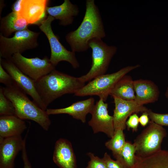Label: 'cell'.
<instances>
[{
    "instance_id": "obj_1",
    "label": "cell",
    "mask_w": 168,
    "mask_h": 168,
    "mask_svg": "<svg viewBox=\"0 0 168 168\" xmlns=\"http://www.w3.org/2000/svg\"><path fill=\"white\" fill-rule=\"evenodd\" d=\"M106 36L101 16L94 0H86V11L80 25L75 30L65 36L72 51L81 52L89 48V42L96 38L102 39Z\"/></svg>"
},
{
    "instance_id": "obj_2",
    "label": "cell",
    "mask_w": 168,
    "mask_h": 168,
    "mask_svg": "<svg viewBox=\"0 0 168 168\" xmlns=\"http://www.w3.org/2000/svg\"><path fill=\"white\" fill-rule=\"evenodd\" d=\"M36 90L44 104L48 106L56 99L68 94H74L85 85L79 77L54 70L35 81Z\"/></svg>"
},
{
    "instance_id": "obj_3",
    "label": "cell",
    "mask_w": 168,
    "mask_h": 168,
    "mask_svg": "<svg viewBox=\"0 0 168 168\" xmlns=\"http://www.w3.org/2000/svg\"><path fill=\"white\" fill-rule=\"evenodd\" d=\"M5 96L12 102L16 115L22 120H30L39 124L48 131L51 122L46 112L31 101L25 93L15 83L8 86L2 87Z\"/></svg>"
},
{
    "instance_id": "obj_4",
    "label": "cell",
    "mask_w": 168,
    "mask_h": 168,
    "mask_svg": "<svg viewBox=\"0 0 168 168\" xmlns=\"http://www.w3.org/2000/svg\"><path fill=\"white\" fill-rule=\"evenodd\" d=\"M140 66L139 64L128 66L116 72L99 76L77 90L74 95L77 96H97L105 102L117 82L127 73Z\"/></svg>"
},
{
    "instance_id": "obj_5",
    "label": "cell",
    "mask_w": 168,
    "mask_h": 168,
    "mask_svg": "<svg viewBox=\"0 0 168 168\" xmlns=\"http://www.w3.org/2000/svg\"><path fill=\"white\" fill-rule=\"evenodd\" d=\"M89 46L92 50L91 67L86 74L79 77L81 82L85 83L105 74L112 58L117 50L116 46L108 45L101 39L99 38L90 40Z\"/></svg>"
},
{
    "instance_id": "obj_6",
    "label": "cell",
    "mask_w": 168,
    "mask_h": 168,
    "mask_svg": "<svg viewBox=\"0 0 168 168\" xmlns=\"http://www.w3.org/2000/svg\"><path fill=\"white\" fill-rule=\"evenodd\" d=\"M40 34L28 28L16 32L11 38L0 34V58L10 59L15 54H21L26 50L35 49L38 45Z\"/></svg>"
},
{
    "instance_id": "obj_7",
    "label": "cell",
    "mask_w": 168,
    "mask_h": 168,
    "mask_svg": "<svg viewBox=\"0 0 168 168\" xmlns=\"http://www.w3.org/2000/svg\"><path fill=\"white\" fill-rule=\"evenodd\" d=\"M148 124L134 140L135 155L138 157H147L161 151L163 139L167 135L162 126L152 121Z\"/></svg>"
},
{
    "instance_id": "obj_8",
    "label": "cell",
    "mask_w": 168,
    "mask_h": 168,
    "mask_svg": "<svg viewBox=\"0 0 168 168\" xmlns=\"http://www.w3.org/2000/svg\"><path fill=\"white\" fill-rule=\"evenodd\" d=\"M55 20L49 15L43 21L39 26L40 30L47 37L50 46V61L55 67L59 62L65 61L69 63L74 69L80 66L76 58L75 53L67 50L60 42L58 37L53 32L51 26L52 21Z\"/></svg>"
},
{
    "instance_id": "obj_9",
    "label": "cell",
    "mask_w": 168,
    "mask_h": 168,
    "mask_svg": "<svg viewBox=\"0 0 168 168\" xmlns=\"http://www.w3.org/2000/svg\"><path fill=\"white\" fill-rule=\"evenodd\" d=\"M9 59L23 73L35 81L55 69V67L46 56L43 58L37 57L27 58L21 54L17 53Z\"/></svg>"
},
{
    "instance_id": "obj_10",
    "label": "cell",
    "mask_w": 168,
    "mask_h": 168,
    "mask_svg": "<svg viewBox=\"0 0 168 168\" xmlns=\"http://www.w3.org/2000/svg\"><path fill=\"white\" fill-rule=\"evenodd\" d=\"M0 63L12 77L15 83L39 107L46 111L47 108L43 102L35 87V81L23 73L10 59L0 58Z\"/></svg>"
},
{
    "instance_id": "obj_11",
    "label": "cell",
    "mask_w": 168,
    "mask_h": 168,
    "mask_svg": "<svg viewBox=\"0 0 168 168\" xmlns=\"http://www.w3.org/2000/svg\"><path fill=\"white\" fill-rule=\"evenodd\" d=\"M99 99L95 104L91 114L92 117L88 122L94 133L102 132L111 138L115 130L113 117L108 113V104Z\"/></svg>"
},
{
    "instance_id": "obj_12",
    "label": "cell",
    "mask_w": 168,
    "mask_h": 168,
    "mask_svg": "<svg viewBox=\"0 0 168 168\" xmlns=\"http://www.w3.org/2000/svg\"><path fill=\"white\" fill-rule=\"evenodd\" d=\"M115 108L114 110V124L115 131L124 130L127 118L132 114L147 111L148 109L138 104L134 100H127L113 97Z\"/></svg>"
},
{
    "instance_id": "obj_13",
    "label": "cell",
    "mask_w": 168,
    "mask_h": 168,
    "mask_svg": "<svg viewBox=\"0 0 168 168\" xmlns=\"http://www.w3.org/2000/svg\"><path fill=\"white\" fill-rule=\"evenodd\" d=\"M26 136L0 138V168H14L15 159L22 150Z\"/></svg>"
},
{
    "instance_id": "obj_14",
    "label": "cell",
    "mask_w": 168,
    "mask_h": 168,
    "mask_svg": "<svg viewBox=\"0 0 168 168\" xmlns=\"http://www.w3.org/2000/svg\"><path fill=\"white\" fill-rule=\"evenodd\" d=\"M49 2L47 0H23L18 14L29 25L39 26L47 17L46 8Z\"/></svg>"
},
{
    "instance_id": "obj_15",
    "label": "cell",
    "mask_w": 168,
    "mask_h": 168,
    "mask_svg": "<svg viewBox=\"0 0 168 168\" xmlns=\"http://www.w3.org/2000/svg\"><path fill=\"white\" fill-rule=\"evenodd\" d=\"M53 159L60 168H77L76 156L71 143L60 138L56 142Z\"/></svg>"
},
{
    "instance_id": "obj_16",
    "label": "cell",
    "mask_w": 168,
    "mask_h": 168,
    "mask_svg": "<svg viewBox=\"0 0 168 168\" xmlns=\"http://www.w3.org/2000/svg\"><path fill=\"white\" fill-rule=\"evenodd\" d=\"M95 99L90 97L87 99L77 101L64 108L46 110L49 115L67 114L73 118L79 120L83 123L86 121V115L91 113L95 105Z\"/></svg>"
},
{
    "instance_id": "obj_17",
    "label": "cell",
    "mask_w": 168,
    "mask_h": 168,
    "mask_svg": "<svg viewBox=\"0 0 168 168\" xmlns=\"http://www.w3.org/2000/svg\"><path fill=\"white\" fill-rule=\"evenodd\" d=\"M135 93L134 101L138 105H143L158 100L160 91L157 86L152 81L139 79L133 81Z\"/></svg>"
},
{
    "instance_id": "obj_18",
    "label": "cell",
    "mask_w": 168,
    "mask_h": 168,
    "mask_svg": "<svg viewBox=\"0 0 168 168\" xmlns=\"http://www.w3.org/2000/svg\"><path fill=\"white\" fill-rule=\"evenodd\" d=\"M46 12L55 20H59V25L66 26L72 23L74 17L78 15L79 10L77 5L73 4L69 0H64L60 5L48 6Z\"/></svg>"
},
{
    "instance_id": "obj_19",
    "label": "cell",
    "mask_w": 168,
    "mask_h": 168,
    "mask_svg": "<svg viewBox=\"0 0 168 168\" xmlns=\"http://www.w3.org/2000/svg\"><path fill=\"white\" fill-rule=\"evenodd\" d=\"M26 128L24 120L16 115L0 116V138L21 135Z\"/></svg>"
},
{
    "instance_id": "obj_20",
    "label": "cell",
    "mask_w": 168,
    "mask_h": 168,
    "mask_svg": "<svg viewBox=\"0 0 168 168\" xmlns=\"http://www.w3.org/2000/svg\"><path fill=\"white\" fill-rule=\"evenodd\" d=\"M29 25L18 13L12 11L1 19L0 34L8 37L14 32L28 29Z\"/></svg>"
},
{
    "instance_id": "obj_21",
    "label": "cell",
    "mask_w": 168,
    "mask_h": 168,
    "mask_svg": "<svg viewBox=\"0 0 168 168\" xmlns=\"http://www.w3.org/2000/svg\"><path fill=\"white\" fill-rule=\"evenodd\" d=\"M131 168H168V151L161 150L144 158L136 156L135 164Z\"/></svg>"
},
{
    "instance_id": "obj_22",
    "label": "cell",
    "mask_w": 168,
    "mask_h": 168,
    "mask_svg": "<svg viewBox=\"0 0 168 168\" xmlns=\"http://www.w3.org/2000/svg\"><path fill=\"white\" fill-rule=\"evenodd\" d=\"M110 95L124 100H134L135 93L132 77L127 75L122 77L115 84Z\"/></svg>"
},
{
    "instance_id": "obj_23",
    "label": "cell",
    "mask_w": 168,
    "mask_h": 168,
    "mask_svg": "<svg viewBox=\"0 0 168 168\" xmlns=\"http://www.w3.org/2000/svg\"><path fill=\"white\" fill-rule=\"evenodd\" d=\"M115 159L124 168H131L136 161L135 149L134 144L126 141L120 154Z\"/></svg>"
},
{
    "instance_id": "obj_24",
    "label": "cell",
    "mask_w": 168,
    "mask_h": 168,
    "mask_svg": "<svg viewBox=\"0 0 168 168\" xmlns=\"http://www.w3.org/2000/svg\"><path fill=\"white\" fill-rule=\"evenodd\" d=\"M126 142L123 130L119 129L115 131L113 136L105 143V145L112 151L113 156L116 158L120 154Z\"/></svg>"
},
{
    "instance_id": "obj_25",
    "label": "cell",
    "mask_w": 168,
    "mask_h": 168,
    "mask_svg": "<svg viewBox=\"0 0 168 168\" xmlns=\"http://www.w3.org/2000/svg\"><path fill=\"white\" fill-rule=\"evenodd\" d=\"M0 115H16L12 102L4 95L2 87H0Z\"/></svg>"
},
{
    "instance_id": "obj_26",
    "label": "cell",
    "mask_w": 168,
    "mask_h": 168,
    "mask_svg": "<svg viewBox=\"0 0 168 168\" xmlns=\"http://www.w3.org/2000/svg\"><path fill=\"white\" fill-rule=\"evenodd\" d=\"M147 112L152 121L162 126H168V113H156L150 109H148Z\"/></svg>"
},
{
    "instance_id": "obj_27",
    "label": "cell",
    "mask_w": 168,
    "mask_h": 168,
    "mask_svg": "<svg viewBox=\"0 0 168 168\" xmlns=\"http://www.w3.org/2000/svg\"><path fill=\"white\" fill-rule=\"evenodd\" d=\"M90 160L86 168H107L102 158L101 159L91 152L87 153Z\"/></svg>"
},
{
    "instance_id": "obj_28",
    "label": "cell",
    "mask_w": 168,
    "mask_h": 168,
    "mask_svg": "<svg viewBox=\"0 0 168 168\" xmlns=\"http://www.w3.org/2000/svg\"><path fill=\"white\" fill-rule=\"evenodd\" d=\"M0 82L6 86L13 85L14 82L10 75L5 70L0 63Z\"/></svg>"
},
{
    "instance_id": "obj_29",
    "label": "cell",
    "mask_w": 168,
    "mask_h": 168,
    "mask_svg": "<svg viewBox=\"0 0 168 168\" xmlns=\"http://www.w3.org/2000/svg\"><path fill=\"white\" fill-rule=\"evenodd\" d=\"M129 117L126 123V127L128 130L131 129L133 132H136L139 123V117L137 113H134Z\"/></svg>"
},
{
    "instance_id": "obj_30",
    "label": "cell",
    "mask_w": 168,
    "mask_h": 168,
    "mask_svg": "<svg viewBox=\"0 0 168 168\" xmlns=\"http://www.w3.org/2000/svg\"><path fill=\"white\" fill-rule=\"evenodd\" d=\"M102 159L105 161L107 168H124L119 161L112 159L110 155L107 152L104 154Z\"/></svg>"
},
{
    "instance_id": "obj_31",
    "label": "cell",
    "mask_w": 168,
    "mask_h": 168,
    "mask_svg": "<svg viewBox=\"0 0 168 168\" xmlns=\"http://www.w3.org/2000/svg\"><path fill=\"white\" fill-rule=\"evenodd\" d=\"M21 152L22 158L24 164L23 168H32L27 156L26 147V139L24 141Z\"/></svg>"
},
{
    "instance_id": "obj_32",
    "label": "cell",
    "mask_w": 168,
    "mask_h": 168,
    "mask_svg": "<svg viewBox=\"0 0 168 168\" xmlns=\"http://www.w3.org/2000/svg\"><path fill=\"white\" fill-rule=\"evenodd\" d=\"M147 111L142 113V114L139 117V123L143 127L146 126L150 122L149 118Z\"/></svg>"
},
{
    "instance_id": "obj_33",
    "label": "cell",
    "mask_w": 168,
    "mask_h": 168,
    "mask_svg": "<svg viewBox=\"0 0 168 168\" xmlns=\"http://www.w3.org/2000/svg\"><path fill=\"white\" fill-rule=\"evenodd\" d=\"M23 0H16L11 6V9L12 12L19 13L20 11L21 4Z\"/></svg>"
},
{
    "instance_id": "obj_34",
    "label": "cell",
    "mask_w": 168,
    "mask_h": 168,
    "mask_svg": "<svg viewBox=\"0 0 168 168\" xmlns=\"http://www.w3.org/2000/svg\"><path fill=\"white\" fill-rule=\"evenodd\" d=\"M4 1L2 0L0 1V15L1 14V12H2L3 8L4 6Z\"/></svg>"
},
{
    "instance_id": "obj_35",
    "label": "cell",
    "mask_w": 168,
    "mask_h": 168,
    "mask_svg": "<svg viewBox=\"0 0 168 168\" xmlns=\"http://www.w3.org/2000/svg\"><path fill=\"white\" fill-rule=\"evenodd\" d=\"M165 96L168 99V89H167L165 93Z\"/></svg>"
},
{
    "instance_id": "obj_36",
    "label": "cell",
    "mask_w": 168,
    "mask_h": 168,
    "mask_svg": "<svg viewBox=\"0 0 168 168\" xmlns=\"http://www.w3.org/2000/svg\"><path fill=\"white\" fill-rule=\"evenodd\" d=\"M167 89H168V87H167Z\"/></svg>"
}]
</instances>
